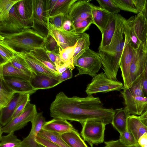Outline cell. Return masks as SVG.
I'll list each match as a JSON object with an SVG mask.
<instances>
[{"label": "cell", "mask_w": 147, "mask_h": 147, "mask_svg": "<svg viewBox=\"0 0 147 147\" xmlns=\"http://www.w3.org/2000/svg\"><path fill=\"white\" fill-rule=\"evenodd\" d=\"M145 55L146 57V65L145 71L147 75V48L146 47L145 51Z\"/></svg>", "instance_id": "91938a15"}, {"label": "cell", "mask_w": 147, "mask_h": 147, "mask_svg": "<svg viewBox=\"0 0 147 147\" xmlns=\"http://www.w3.org/2000/svg\"><path fill=\"white\" fill-rule=\"evenodd\" d=\"M78 0H45V19L50 16L62 13L68 15L72 5Z\"/></svg>", "instance_id": "9a60e30c"}, {"label": "cell", "mask_w": 147, "mask_h": 147, "mask_svg": "<svg viewBox=\"0 0 147 147\" xmlns=\"http://www.w3.org/2000/svg\"><path fill=\"white\" fill-rule=\"evenodd\" d=\"M142 122L147 126V119H140Z\"/></svg>", "instance_id": "6125c7cd"}, {"label": "cell", "mask_w": 147, "mask_h": 147, "mask_svg": "<svg viewBox=\"0 0 147 147\" xmlns=\"http://www.w3.org/2000/svg\"><path fill=\"white\" fill-rule=\"evenodd\" d=\"M119 140L122 143L126 146L134 145L138 143L133 134L128 129L127 126L124 132L120 135Z\"/></svg>", "instance_id": "b9f144b4"}, {"label": "cell", "mask_w": 147, "mask_h": 147, "mask_svg": "<svg viewBox=\"0 0 147 147\" xmlns=\"http://www.w3.org/2000/svg\"><path fill=\"white\" fill-rule=\"evenodd\" d=\"M36 142L38 144L42 145L45 147H61L49 140L38 135Z\"/></svg>", "instance_id": "f907efd6"}, {"label": "cell", "mask_w": 147, "mask_h": 147, "mask_svg": "<svg viewBox=\"0 0 147 147\" xmlns=\"http://www.w3.org/2000/svg\"><path fill=\"white\" fill-rule=\"evenodd\" d=\"M120 92L124 107L130 114L140 115L147 110V97L134 96L127 88H124Z\"/></svg>", "instance_id": "30bf717a"}, {"label": "cell", "mask_w": 147, "mask_h": 147, "mask_svg": "<svg viewBox=\"0 0 147 147\" xmlns=\"http://www.w3.org/2000/svg\"><path fill=\"white\" fill-rule=\"evenodd\" d=\"M3 77L7 86L16 93H21L31 95L36 91L33 88L29 80L15 77L3 76Z\"/></svg>", "instance_id": "e0dca14e"}, {"label": "cell", "mask_w": 147, "mask_h": 147, "mask_svg": "<svg viewBox=\"0 0 147 147\" xmlns=\"http://www.w3.org/2000/svg\"><path fill=\"white\" fill-rule=\"evenodd\" d=\"M49 109L50 116L53 118L76 121L81 125L88 121L111 124L115 113L113 108L104 107L99 97L92 95L68 97L62 92L56 95Z\"/></svg>", "instance_id": "6da1fadb"}, {"label": "cell", "mask_w": 147, "mask_h": 147, "mask_svg": "<svg viewBox=\"0 0 147 147\" xmlns=\"http://www.w3.org/2000/svg\"><path fill=\"white\" fill-rule=\"evenodd\" d=\"M81 125L80 135L91 147L103 143L106 125L105 123L100 121H88Z\"/></svg>", "instance_id": "8992f818"}, {"label": "cell", "mask_w": 147, "mask_h": 147, "mask_svg": "<svg viewBox=\"0 0 147 147\" xmlns=\"http://www.w3.org/2000/svg\"><path fill=\"white\" fill-rule=\"evenodd\" d=\"M126 147H142L138 143L134 145L126 146Z\"/></svg>", "instance_id": "94428289"}, {"label": "cell", "mask_w": 147, "mask_h": 147, "mask_svg": "<svg viewBox=\"0 0 147 147\" xmlns=\"http://www.w3.org/2000/svg\"><path fill=\"white\" fill-rule=\"evenodd\" d=\"M114 110L111 124L120 135L124 132L126 128L127 118L130 114L125 107Z\"/></svg>", "instance_id": "cb8c5ba5"}, {"label": "cell", "mask_w": 147, "mask_h": 147, "mask_svg": "<svg viewBox=\"0 0 147 147\" xmlns=\"http://www.w3.org/2000/svg\"><path fill=\"white\" fill-rule=\"evenodd\" d=\"M64 18V15L62 13L55 14L50 16L48 18L47 22L49 23L57 28L63 30V24Z\"/></svg>", "instance_id": "ee69618b"}, {"label": "cell", "mask_w": 147, "mask_h": 147, "mask_svg": "<svg viewBox=\"0 0 147 147\" xmlns=\"http://www.w3.org/2000/svg\"><path fill=\"white\" fill-rule=\"evenodd\" d=\"M90 0H78L72 5L68 16L74 25L88 18H92L93 4Z\"/></svg>", "instance_id": "4fadbf2b"}, {"label": "cell", "mask_w": 147, "mask_h": 147, "mask_svg": "<svg viewBox=\"0 0 147 147\" xmlns=\"http://www.w3.org/2000/svg\"><path fill=\"white\" fill-rule=\"evenodd\" d=\"M11 132L5 136L0 135V147H21L22 141Z\"/></svg>", "instance_id": "e575fe53"}, {"label": "cell", "mask_w": 147, "mask_h": 147, "mask_svg": "<svg viewBox=\"0 0 147 147\" xmlns=\"http://www.w3.org/2000/svg\"><path fill=\"white\" fill-rule=\"evenodd\" d=\"M100 7L110 14H115L119 12L120 9L114 3L113 0H97Z\"/></svg>", "instance_id": "60d3db41"}, {"label": "cell", "mask_w": 147, "mask_h": 147, "mask_svg": "<svg viewBox=\"0 0 147 147\" xmlns=\"http://www.w3.org/2000/svg\"><path fill=\"white\" fill-rule=\"evenodd\" d=\"M144 72L134 82L131 86L128 88L131 94L134 96L145 97L143 86V80Z\"/></svg>", "instance_id": "74e56055"}, {"label": "cell", "mask_w": 147, "mask_h": 147, "mask_svg": "<svg viewBox=\"0 0 147 147\" xmlns=\"http://www.w3.org/2000/svg\"><path fill=\"white\" fill-rule=\"evenodd\" d=\"M72 71L68 68L63 72L60 76L59 80L61 83L72 77Z\"/></svg>", "instance_id": "816d5d0a"}, {"label": "cell", "mask_w": 147, "mask_h": 147, "mask_svg": "<svg viewBox=\"0 0 147 147\" xmlns=\"http://www.w3.org/2000/svg\"><path fill=\"white\" fill-rule=\"evenodd\" d=\"M64 15V18L62 25L63 29L66 32L75 33L74 25L68 15Z\"/></svg>", "instance_id": "681fc988"}, {"label": "cell", "mask_w": 147, "mask_h": 147, "mask_svg": "<svg viewBox=\"0 0 147 147\" xmlns=\"http://www.w3.org/2000/svg\"><path fill=\"white\" fill-rule=\"evenodd\" d=\"M146 47L145 44L142 43L137 49H135L129 76L124 88L130 87L144 72L146 65Z\"/></svg>", "instance_id": "9c48e42d"}, {"label": "cell", "mask_w": 147, "mask_h": 147, "mask_svg": "<svg viewBox=\"0 0 147 147\" xmlns=\"http://www.w3.org/2000/svg\"><path fill=\"white\" fill-rule=\"evenodd\" d=\"M61 136L70 147H88L76 129L62 134Z\"/></svg>", "instance_id": "4dcf8cb0"}, {"label": "cell", "mask_w": 147, "mask_h": 147, "mask_svg": "<svg viewBox=\"0 0 147 147\" xmlns=\"http://www.w3.org/2000/svg\"><path fill=\"white\" fill-rule=\"evenodd\" d=\"M0 75L20 78L29 81L31 76L15 67L9 61L0 63Z\"/></svg>", "instance_id": "4316f807"}, {"label": "cell", "mask_w": 147, "mask_h": 147, "mask_svg": "<svg viewBox=\"0 0 147 147\" xmlns=\"http://www.w3.org/2000/svg\"><path fill=\"white\" fill-rule=\"evenodd\" d=\"M37 113L36 105L29 102L22 113L12 119L5 126L0 127V135L4 133L8 134L22 129L29 122L32 121Z\"/></svg>", "instance_id": "ba28073f"}, {"label": "cell", "mask_w": 147, "mask_h": 147, "mask_svg": "<svg viewBox=\"0 0 147 147\" xmlns=\"http://www.w3.org/2000/svg\"><path fill=\"white\" fill-rule=\"evenodd\" d=\"M134 29L141 42L145 44L147 32V20L141 12L139 13L135 16Z\"/></svg>", "instance_id": "83f0119b"}, {"label": "cell", "mask_w": 147, "mask_h": 147, "mask_svg": "<svg viewBox=\"0 0 147 147\" xmlns=\"http://www.w3.org/2000/svg\"><path fill=\"white\" fill-rule=\"evenodd\" d=\"M124 88L122 83L109 78L104 72H102L92 77L91 82L87 85L85 91L88 95H90L99 92L119 91Z\"/></svg>", "instance_id": "5b68a950"}, {"label": "cell", "mask_w": 147, "mask_h": 147, "mask_svg": "<svg viewBox=\"0 0 147 147\" xmlns=\"http://www.w3.org/2000/svg\"><path fill=\"white\" fill-rule=\"evenodd\" d=\"M133 1L139 13H142L145 8L146 0H133Z\"/></svg>", "instance_id": "db71d44e"}, {"label": "cell", "mask_w": 147, "mask_h": 147, "mask_svg": "<svg viewBox=\"0 0 147 147\" xmlns=\"http://www.w3.org/2000/svg\"><path fill=\"white\" fill-rule=\"evenodd\" d=\"M21 55L23 57L33 71L47 75L59 80L60 76L56 75L45 67L30 53Z\"/></svg>", "instance_id": "d4e9b609"}, {"label": "cell", "mask_w": 147, "mask_h": 147, "mask_svg": "<svg viewBox=\"0 0 147 147\" xmlns=\"http://www.w3.org/2000/svg\"><path fill=\"white\" fill-rule=\"evenodd\" d=\"M116 24L115 14H110L107 23L102 33V39L98 50L103 49L110 44L115 32Z\"/></svg>", "instance_id": "603a6c76"}, {"label": "cell", "mask_w": 147, "mask_h": 147, "mask_svg": "<svg viewBox=\"0 0 147 147\" xmlns=\"http://www.w3.org/2000/svg\"><path fill=\"white\" fill-rule=\"evenodd\" d=\"M125 44L119 62V67L121 71L124 86L129 76L130 68L135 51L125 35Z\"/></svg>", "instance_id": "2e32d148"}, {"label": "cell", "mask_w": 147, "mask_h": 147, "mask_svg": "<svg viewBox=\"0 0 147 147\" xmlns=\"http://www.w3.org/2000/svg\"><path fill=\"white\" fill-rule=\"evenodd\" d=\"M116 24L115 32L110 44L98 50L102 69L109 78L117 80L119 62L124 47L125 36L124 30V18L119 14H115Z\"/></svg>", "instance_id": "7a4b0ae2"}, {"label": "cell", "mask_w": 147, "mask_h": 147, "mask_svg": "<svg viewBox=\"0 0 147 147\" xmlns=\"http://www.w3.org/2000/svg\"><path fill=\"white\" fill-rule=\"evenodd\" d=\"M93 22L91 18H88L74 25L75 33L76 34H81L88 30Z\"/></svg>", "instance_id": "7bdbcfd3"}, {"label": "cell", "mask_w": 147, "mask_h": 147, "mask_svg": "<svg viewBox=\"0 0 147 147\" xmlns=\"http://www.w3.org/2000/svg\"><path fill=\"white\" fill-rule=\"evenodd\" d=\"M90 44L89 35L85 32L81 34L77 42V45L74 50V63L89 48Z\"/></svg>", "instance_id": "1f68e13d"}, {"label": "cell", "mask_w": 147, "mask_h": 147, "mask_svg": "<svg viewBox=\"0 0 147 147\" xmlns=\"http://www.w3.org/2000/svg\"><path fill=\"white\" fill-rule=\"evenodd\" d=\"M46 122L43 112L38 113L31 122L30 131L28 135L22 141L21 147H38L36 138Z\"/></svg>", "instance_id": "5bb4252c"}, {"label": "cell", "mask_w": 147, "mask_h": 147, "mask_svg": "<svg viewBox=\"0 0 147 147\" xmlns=\"http://www.w3.org/2000/svg\"><path fill=\"white\" fill-rule=\"evenodd\" d=\"M30 94H27L25 95L13 113L12 119L22 113L27 104L30 100Z\"/></svg>", "instance_id": "f6af8a7d"}, {"label": "cell", "mask_w": 147, "mask_h": 147, "mask_svg": "<svg viewBox=\"0 0 147 147\" xmlns=\"http://www.w3.org/2000/svg\"><path fill=\"white\" fill-rule=\"evenodd\" d=\"M145 45H146V47L147 48V32L146 36V42H145Z\"/></svg>", "instance_id": "be15d7a7"}, {"label": "cell", "mask_w": 147, "mask_h": 147, "mask_svg": "<svg viewBox=\"0 0 147 147\" xmlns=\"http://www.w3.org/2000/svg\"><path fill=\"white\" fill-rule=\"evenodd\" d=\"M48 24V34H50L56 40L59 46V51L67 47L74 46L80 36V34H76L66 32L63 30L59 29L50 23Z\"/></svg>", "instance_id": "7c38bea8"}, {"label": "cell", "mask_w": 147, "mask_h": 147, "mask_svg": "<svg viewBox=\"0 0 147 147\" xmlns=\"http://www.w3.org/2000/svg\"><path fill=\"white\" fill-rule=\"evenodd\" d=\"M32 26L27 25L18 16L13 5L11 8L8 18L0 22V33L11 34L17 33Z\"/></svg>", "instance_id": "8fae6325"}, {"label": "cell", "mask_w": 147, "mask_h": 147, "mask_svg": "<svg viewBox=\"0 0 147 147\" xmlns=\"http://www.w3.org/2000/svg\"><path fill=\"white\" fill-rule=\"evenodd\" d=\"M143 86L145 96L147 97V75L145 71L143 80Z\"/></svg>", "instance_id": "9f6ffc18"}, {"label": "cell", "mask_w": 147, "mask_h": 147, "mask_svg": "<svg viewBox=\"0 0 147 147\" xmlns=\"http://www.w3.org/2000/svg\"><path fill=\"white\" fill-rule=\"evenodd\" d=\"M15 11L18 16L27 25L32 23L30 20L31 13L28 0H20L14 5Z\"/></svg>", "instance_id": "f546056e"}, {"label": "cell", "mask_w": 147, "mask_h": 147, "mask_svg": "<svg viewBox=\"0 0 147 147\" xmlns=\"http://www.w3.org/2000/svg\"><path fill=\"white\" fill-rule=\"evenodd\" d=\"M74 65L78 70L75 77L86 74L93 77L102 66L98 53L89 48L74 62Z\"/></svg>", "instance_id": "277c9868"}, {"label": "cell", "mask_w": 147, "mask_h": 147, "mask_svg": "<svg viewBox=\"0 0 147 147\" xmlns=\"http://www.w3.org/2000/svg\"><path fill=\"white\" fill-rule=\"evenodd\" d=\"M105 146L104 147H126L119 139L116 140H111L104 142Z\"/></svg>", "instance_id": "f5cc1de1"}, {"label": "cell", "mask_w": 147, "mask_h": 147, "mask_svg": "<svg viewBox=\"0 0 147 147\" xmlns=\"http://www.w3.org/2000/svg\"><path fill=\"white\" fill-rule=\"evenodd\" d=\"M110 13L100 7L93 5L91 9L92 19L101 34L108 22Z\"/></svg>", "instance_id": "7402d4cb"}, {"label": "cell", "mask_w": 147, "mask_h": 147, "mask_svg": "<svg viewBox=\"0 0 147 147\" xmlns=\"http://www.w3.org/2000/svg\"><path fill=\"white\" fill-rule=\"evenodd\" d=\"M142 13L147 20V0H146L145 8L144 11Z\"/></svg>", "instance_id": "680465c9"}, {"label": "cell", "mask_w": 147, "mask_h": 147, "mask_svg": "<svg viewBox=\"0 0 147 147\" xmlns=\"http://www.w3.org/2000/svg\"><path fill=\"white\" fill-rule=\"evenodd\" d=\"M47 38L45 45L46 49L49 51H54L59 53V46L55 39L49 34H48Z\"/></svg>", "instance_id": "bcb514c9"}, {"label": "cell", "mask_w": 147, "mask_h": 147, "mask_svg": "<svg viewBox=\"0 0 147 147\" xmlns=\"http://www.w3.org/2000/svg\"><path fill=\"white\" fill-rule=\"evenodd\" d=\"M42 129L61 135L76 130L67 120L55 118L46 121Z\"/></svg>", "instance_id": "ffe728a7"}, {"label": "cell", "mask_w": 147, "mask_h": 147, "mask_svg": "<svg viewBox=\"0 0 147 147\" xmlns=\"http://www.w3.org/2000/svg\"><path fill=\"white\" fill-rule=\"evenodd\" d=\"M38 135L52 142L61 147H70L63 139L61 135L42 129Z\"/></svg>", "instance_id": "836d02e7"}, {"label": "cell", "mask_w": 147, "mask_h": 147, "mask_svg": "<svg viewBox=\"0 0 147 147\" xmlns=\"http://www.w3.org/2000/svg\"><path fill=\"white\" fill-rule=\"evenodd\" d=\"M47 38L32 28L19 32L5 34L0 33V45L15 54L22 55L32 50L43 47Z\"/></svg>", "instance_id": "3957f363"}, {"label": "cell", "mask_w": 147, "mask_h": 147, "mask_svg": "<svg viewBox=\"0 0 147 147\" xmlns=\"http://www.w3.org/2000/svg\"><path fill=\"white\" fill-rule=\"evenodd\" d=\"M77 45L66 48L59 51V55L61 61L63 63L70 62L74 64L73 57L75 49Z\"/></svg>", "instance_id": "ab89813d"}, {"label": "cell", "mask_w": 147, "mask_h": 147, "mask_svg": "<svg viewBox=\"0 0 147 147\" xmlns=\"http://www.w3.org/2000/svg\"><path fill=\"white\" fill-rule=\"evenodd\" d=\"M127 127L138 143L141 136L147 133V126L142 122L138 116L130 115L127 118Z\"/></svg>", "instance_id": "44dd1931"}, {"label": "cell", "mask_w": 147, "mask_h": 147, "mask_svg": "<svg viewBox=\"0 0 147 147\" xmlns=\"http://www.w3.org/2000/svg\"><path fill=\"white\" fill-rule=\"evenodd\" d=\"M46 50V47L45 46L42 48L32 50L29 53L45 67L56 75L60 76L57 72L55 66L48 56Z\"/></svg>", "instance_id": "f1b7e54d"}, {"label": "cell", "mask_w": 147, "mask_h": 147, "mask_svg": "<svg viewBox=\"0 0 147 147\" xmlns=\"http://www.w3.org/2000/svg\"><path fill=\"white\" fill-rule=\"evenodd\" d=\"M135 16H132L127 19L125 18L123 21L124 30L132 47L137 49L142 43L137 37L134 29Z\"/></svg>", "instance_id": "484cf974"}, {"label": "cell", "mask_w": 147, "mask_h": 147, "mask_svg": "<svg viewBox=\"0 0 147 147\" xmlns=\"http://www.w3.org/2000/svg\"><path fill=\"white\" fill-rule=\"evenodd\" d=\"M29 81L36 91L52 88L61 83L57 79L34 71L31 73Z\"/></svg>", "instance_id": "ac0fdd59"}, {"label": "cell", "mask_w": 147, "mask_h": 147, "mask_svg": "<svg viewBox=\"0 0 147 147\" xmlns=\"http://www.w3.org/2000/svg\"><path fill=\"white\" fill-rule=\"evenodd\" d=\"M0 54L1 57L3 61V62L1 63L10 61L15 55L3 46L0 45Z\"/></svg>", "instance_id": "c3c4849f"}, {"label": "cell", "mask_w": 147, "mask_h": 147, "mask_svg": "<svg viewBox=\"0 0 147 147\" xmlns=\"http://www.w3.org/2000/svg\"><path fill=\"white\" fill-rule=\"evenodd\" d=\"M138 117L140 119H147V110L144 111L141 115Z\"/></svg>", "instance_id": "6f0895ef"}, {"label": "cell", "mask_w": 147, "mask_h": 147, "mask_svg": "<svg viewBox=\"0 0 147 147\" xmlns=\"http://www.w3.org/2000/svg\"><path fill=\"white\" fill-rule=\"evenodd\" d=\"M16 93L7 86L0 75V109L8 103Z\"/></svg>", "instance_id": "d6a6232c"}, {"label": "cell", "mask_w": 147, "mask_h": 147, "mask_svg": "<svg viewBox=\"0 0 147 147\" xmlns=\"http://www.w3.org/2000/svg\"><path fill=\"white\" fill-rule=\"evenodd\" d=\"M120 9L138 14L139 12L135 6L133 0H113Z\"/></svg>", "instance_id": "f35d334b"}, {"label": "cell", "mask_w": 147, "mask_h": 147, "mask_svg": "<svg viewBox=\"0 0 147 147\" xmlns=\"http://www.w3.org/2000/svg\"><path fill=\"white\" fill-rule=\"evenodd\" d=\"M138 143L142 147H147V133L143 134L139 139Z\"/></svg>", "instance_id": "11a10c76"}, {"label": "cell", "mask_w": 147, "mask_h": 147, "mask_svg": "<svg viewBox=\"0 0 147 147\" xmlns=\"http://www.w3.org/2000/svg\"><path fill=\"white\" fill-rule=\"evenodd\" d=\"M26 94L16 93L8 103L0 109V127L5 126L11 120L17 107Z\"/></svg>", "instance_id": "d6986e66"}, {"label": "cell", "mask_w": 147, "mask_h": 147, "mask_svg": "<svg viewBox=\"0 0 147 147\" xmlns=\"http://www.w3.org/2000/svg\"><path fill=\"white\" fill-rule=\"evenodd\" d=\"M46 52L50 59L54 64L56 67L60 66L64 63L61 59L59 53L54 51H49L47 49Z\"/></svg>", "instance_id": "7dc6e473"}, {"label": "cell", "mask_w": 147, "mask_h": 147, "mask_svg": "<svg viewBox=\"0 0 147 147\" xmlns=\"http://www.w3.org/2000/svg\"><path fill=\"white\" fill-rule=\"evenodd\" d=\"M32 28L47 38L49 32V25L46 21L45 0H29Z\"/></svg>", "instance_id": "52a82bcc"}, {"label": "cell", "mask_w": 147, "mask_h": 147, "mask_svg": "<svg viewBox=\"0 0 147 147\" xmlns=\"http://www.w3.org/2000/svg\"><path fill=\"white\" fill-rule=\"evenodd\" d=\"M38 147H45L42 145L39 144H38Z\"/></svg>", "instance_id": "e7e4bbea"}, {"label": "cell", "mask_w": 147, "mask_h": 147, "mask_svg": "<svg viewBox=\"0 0 147 147\" xmlns=\"http://www.w3.org/2000/svg\"><path fill=\"white\" fill-rule=\"evenodd\" d=\"M20 0H0V22L9 18L12 7Z\"/></svg>", "instance_id": "d590c367"}, {"label": "cell", "mask_w": 147, "mask_h": 147, "mask_svg": "<svg viewBox=\"0 0 147 147\" xmlns=\"http://www.w3.org/2000/svg\"><path fill=\"white\" fill-rule=\"evenodd\" d=\"M9 61L18 69L31 75L33 71L22 55L15 54Z\"/></svg>", "instance_id": "8d00e7d4"}]
</instances>
